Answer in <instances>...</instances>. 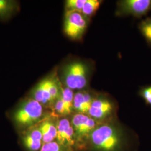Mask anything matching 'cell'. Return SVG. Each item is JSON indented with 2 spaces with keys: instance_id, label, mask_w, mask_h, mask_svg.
I'll list each match as a JSON object with an SVG mask.
<instances>
[{
  "instance_id": "1",
  "label": "cell",
  "mask_w": 151,
  "mask_h": 151,
  "mask_svg": "<svg viewBox=\"0 0 151 151\" xmlns=\"http://www.w3.org/2000/svg\"><path fill=\"white\" fill-rule=\"evenodd\" d=\"M88 140L92 151H122L124 146L123 132L113 123L97 125Z\"/></svg>"
},
{
  "instance_id": "2",
  "label": "cell",
  "mask_w": 151,
  "mask_h": 151,
  "mask_svg": "<svg viewBox=\"0 0 151 151\" xmlns=\"http://www.w3.org/2000/svg\"><path fill=\"white\" fill-rule=\"evenodd\" d=\"M90 69L86 62L75 60L67 64L62 73L65 87L72 90H82L87 86Z\"/></svg>"
},
{
  "instance_id": "3",
  "label": "cell",
  "mask_w": 151,
  "mask_h": 151,
  "mask_svg": "<svg viewBox=\"0 0 151 151\" xmlns=\"http://www.w3.org/2000/svg\"><path fill=\"white\" fill-rule=\"evenodd\" d=\"M43 113V106L33 99L24 101L14 114V120L17 125L27 127L38 122Z\"/></svg>"
},
{
  "instance_id": "4",
  "label": "cell",
  "mask_w": 151,
  "mask_h": 151,
  "mask_svg": "<svg viewBox=\"0 0 151 151\" xmlns=\"http://www.w3.org/2000/svg\"><path fill=\"white\" fill-rule=\"evenodd\" d=\"M88 27V18L80 11H66L64 21V32L73 40L83 37Z\"/></svg>"
},
{
  "instance_id": "5",
  "label": "cell",
  "mask_w": 151,
  "mask_h": 151,
  "mask_svg": "<svg viewBox=\"0 0 151 151\" xmlns=\"http://www.w3.org/2000/svg\"><path fill=\"white\" fill-rule=\"evenodd\" d=\"M151 12V0H122L117 2L118 16L141 18Z\"/></svg>"
},
{
  "instance_id": "6",
  "label": "cell",
  "mask_w": 151,
  "mask_h": 151,
  "mask_svg": "<svg viewBox=\"0 0 151 151\" xmlns=\"http://www.w3.org/2000/svg\"><path fill=\"white\" fill-rule=\"evenodd\" d=\"M71 124L75 132L76 142L82 143L88 140L92 132L96 128V120L86 114H75L71 121Z\"/></svg>"
},
{
  "instance_id": "7",
  "label": "cell",
  "mask_w": 151,
  "mask_h": 151,
  "mask_svg": "<svg viewBox=\"0 0 151 151\" xmlns=\"http://www.w3.org/2000/svg\"><path fill=\"white\" fill-rule=\"evenodd\" d=\"M56 126L57 143L65 148L70 150L76 142L75 132L71 123L67 119H62L60 120Z\"/></svg>"
},
{
  "instance_id": "8",
  "label": "cell",
  "mask_w": 151,
  "mask_h": 151,
  "mask_svg": "<svg viewBox=\"0 0 151 151\" xmlns=\"http://www.w3.org/2000/svg\"><path fill=\"white\" fill-rule=\"evenodd\" d=\"M114 111V105L108 99L95 98L88 111V116L95 120H101L109 117Z\"/></svg>"
},
{
  "instance_id": "9",
  "label": "cell",
  "mask_w": 151,
  "mask_h": 151,
  "mask_svg": "<svg viewBox=\"0 0 151 151\" xmlns=\"http://www.w3.org/2000/svg\"><path fill=\"white\" fill-rule=\"evenodd\" d=\"M54 76L48 77L40 81L32 91V99L42 105L53 104L50 90Z\"/></svg>"
},
{
  "instance_id": "10",
  "label": "cell",
  "mask_w": 151,
  "mask_h": 151,
  "mask_svg": "<svg viewBox=\"0 0 151 151\" xmlns=\"http://www.w3.org/2000/svg\"><path fill=\"white\" fill-rule=\"evenodd\" d=\"M94 99L88 92H76L73 99V109L77 113L88 114Z\"/></svg>"
},
{
  "instance_id": "11",
  "label": "cell",
  "mask_w": 151,
  "mask_h": 151,
  "mask_svg": "<svg viewBox=\"0 0 151 151\" xmlns=\"http://www.w3.org/2000/svg\"><path fill=\"white\" fill-rule=\"evenodd\" d=\"M22 140L24 146L29 151H39L43 146L42 135L38 128L29 130L22 137Z\"/></svg>"
},
{
  "instance_id": "12",
  "label": "cell",
  "mask_w": 151,
  "mask_h": 151,
  "mask_svg": "<svg viewBox=\"0 0 151 151\" xmlns=\"http://www.w3.org/2000/svg\"><path fill=\"white\" fill-rule=\"evenodd\" d=\"M38 129L40 130L42 135V142L48 143L53 142L57 135V126L50 120H44L40 124Z\"/></svg>"
},
{
  "instance_id": "13",
  "label": "cell",
  "mask_w": 151,
  "mask_h": 151,
  "mask_svg": "<svg viewBox=\"0 0 151 151\" xmlns=\"http://www.w3.org/2000/svg\"><path fill=\"white\" fill-rule=\"evenodd\" d=\"M74 95L73 90L68 87L61 88V97L65 106V115L70 114L73 109Z\"/></svg>"
},
{
  "instance_id": "14",
  "label": "cell",
  "mask_w": 151,
  "mask_h": 151,
  "mask_svg": "<svg viewBox=\"0 0 151 151\" xmlns=\"http://www.w3.org/2000/svg\"><path fill=\"white\" fill-rule=\"evenodd\" d=\"M138 29L148 45L151 47V16L139 23Z\"/></svg>"
},
{
  "instance_id": "15",
  "label": "cell",
  "mask_w": 151,
  "mask_h": 151,
  "mask_svg": "<svg viewBox=\"0 0 151 151\" xmlns=\"http://www.w3.org/2000/svg\"><path fill=\"white\" fill-rule=\"evenodd\" d=\"M101 3L100 0H86L81 12L88 19L96 12Z\"/></svg>"
},
{
  "instance_id": "16",
  "label": "cell",
  "mask_w": 151,
  "mask_h": 151,
  "mask_svg": "<svg viewBox=\"0 0 151 151\" xmlns=\"http://www.w3.org/2000/svg\"><path fill=\"white\" fill-rule=\"evenodd\" d=\"M86 0H67L65 1L66 11H78L81 12Z\"/></svg>"
},
{
  "instance_id": "17",
  "label": "cell",
  "mask_w": 151,
  "mask_h": 151,
  "mask_svg": "<svg viewBox=\"0 0 151 151\" xmlns=\"http://www.w3.org/2000/svg\"><path fill=\"white\" fill-rule=\"evenodd\" d=\"M40 151H69V150L60 146L56 142H52L43 144Z\"/></svg>"
},
{
  "instance_id": "18",
  "label": "cell",
  "mask_w": 151,
  "mask_h": 151,
  "mask_svg": "<svg viewBox=\"0 0 151 151\" xmlns=\"http://www.w3.org/2000/svg\"><path fill=\"white\" fill-rule=\"evenodd\" d=\"M139 95L146 104L151 107V85H148L140 88Z\"/></svg>"
},
{
  "instance_id": "19",
  "label": "cell",
  "mask_w": 151,
  "mask_h": 151,
  "mask_svg": "<svg viewBox=\"0 0 151 151\" xmlns=\"http://www.w3.org/2000/svg\"><path fill=\"white\" fill-rule=\"evenodd\" d=\"M13 2L8 0H0V16L5 15L12 10Z\"/></svg>"
},
{
  "instance_id": "20",
  "label": "cell",
  "mask_w": 151,
  "mask_h": 151,
  "mask_svg": "<svg viewBox=\"0 0 151 151\" xmlns=\"http://www.w3.org/2000/svg\"><path fill=\"white\" fill-rule=\"evenodd\" d=\"M54 109L57 113L60 115H65V106L62 98L61 97V94L54 103Z\"/></svg>"
}]
</instances>
